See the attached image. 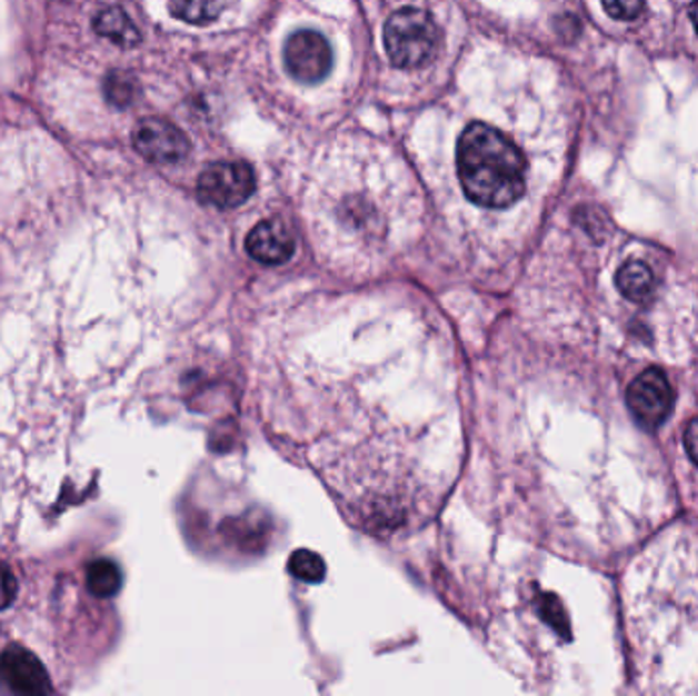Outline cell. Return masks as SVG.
Instances as JSON below:
<instances>
[{
  "label": "cell",
  "instance_id": "obj_2",
  "mask_svg": "<svg viewBox=\"0 0 698 696\" xmlns=\"http://www.w3.org/2000/svg\"><path fill=\"white\" fill-rule=\"evenodd\" d=\"M439 46V27L433 17L417 9L402 7L390 14L385 26V48L392 66L411 70L431 62Z\"/></svg>",
  "mask_w": 698,
  "mask_h": 696
},
{
  "label": "cell",
  "instance_id": "obj_8",
  "mask_svg": "<svg viewBox=\"0 0 698 696\" xmlns=\"http://www.w3.org/2000/svg\"><path fill=\"white\" fill-rule=\"evenodd\" d=\"M246 249L253 260L266 266H278L292 258L297 241L280 219H266L251 229L246 239Z\"/></svg>",
  "mask_w": 698,
  "mask_h": 696
},
{
  "label": "cell",
  "instance_id": "obj_1",
  "mask_svg": "<svg viewBox=\"0 0 698 696\" xmlns=\"http://www.w3.org/2000/svg\"><path fill=\"white\" fill-rule=\"evenodd\" d=\"M466 197L487 209H507L527 190V160L512 139L487 123H470L456 150Z\"/></svg>",
  "mask_w": 698,
  "mask_h": 696
},
{
  "label": "cell",
  "instance_id": "obj_18",
  "mask_svg": "<svg viewBox=\"0 0 698 696\" xmlns=\"http://www.w3.org/2000/svg\"><path fill=\"white\" fill-rule=\"evenodd\" d=\"M690 19H692V26H695L698 33V0L692 2V7H690Z\"/></svg>",
  "mask_w": 698,
  "mask_h": 696
},
{
  "label": "cell",
  "instance_id": "obj_6",
  "mask_svg": "<svg viewBox=\"0 0 698 696\" xmlns=\"http://www.w3.org/2000/svg\"><path fill=\"white\" fill-rule=\"evenodd\" d=\"M131 139L141 158L160 166L182 162L190 151V141L182 129L160 117L141 119Z\"/></svg>",
  "mask_w": 698,
  "mask_h": 696
},
{
  "label": "cell",
  "instance_id": "obj_12",
  "mask_svg": "<svg viewBox=\"0 0 698 696\" xmlns=\"http://www.w3.org/2000/svg\"><path fill=\"white\" fill-rule=\"evenodd\" d=\"M88 590L99 598H111L121 588V573L109 560L94 561L87 574Z\"/></svg>",
  "mask_w": 698,
  "mask_h": 696
},
{
  "label": "cell",
  "instance_id": "obj_10",
  "mask_svg": "<svg viewBox=\"0 0 698 696\" xmlns=\"http://www.w3.org/2000/svg\"><path fill=\"white\" fill-rule=\"evenodd\" d=\"M656 278L646 261L631 260L624 264L617 272V288L625 299L641 302L654 292Z\"/></svg>",
  "mask_w": 698,
  "mask_h": 696
},
{
  "label": "cell",
  "instance_id": "obj_3",
  "mask_svg": "<svg viewBox=\"0 0 698 696\" xmlns=\"http://www.w3.org/2000/svg\"><path fill=\"white\" fill-rule=\"evenodd\" d=\"M256 190V176L246 162L211 163L197 182V195L205 205L236 209Z\"/></svg>",
  "mask_w": 698,
  "mask_h": 696
},
{
  "label": "cell",
  "instance_id": "obj_4",
  "mask_svg": "<svg viewBox=\"0 0 698 696\" xmlns=\"http://www.w3.org/2000/svg\"><path fill=\"white\" fill-rule=\"evenodd\" d=\"M674 402L672 385L660 368H649L639 374L627 388V407L634 412L637 424L646 429L660 427L672 415Z\"/></svg>",
  "mask_w": 698,
  "mask_h": 696
},
{
  "label": "cell",
  "instance_id": "obj_17",
  "mask_svg": "<svg viewBox=\"0 0 698 696\" xmlns=\"http://www.w3.org/2000/svg\"><path fill=\"white\" fill-rule=\"evenodd\" d=\"M685 448L688 451V456H690V460L698 466V417L690 419L688 425H686Z\"/></svg>",
  "mask_w": 698,
  "mask_h": 696
},
{
  "label": "cell",
  "instance_id": "obj_9",
  "mask_svg": "<svg viewBox=\"0 0 698 696\" xmlns=\"http://www.w3.org/2000/svg\"><path fill=\"white\" fill-rule=\"evenodd\" d=\"M94 31L99 33L100 38L109 39L114 46L119 48H136L141 36H139L138 27L133 26L131 17L119 9V7H109L104 11H100L94 17Z\"/></svg>",
  "mask_w": 698,
  "mask_h": 696
},
{
  "label": "cell",
  "instance_id": "obj_15",
  "mask_svg": "<svg viewBox=\"0 0 698 696\" xmlns=\"http://www.w3.org/2000/svg\"><path fill=\"white\" fill-rule=\"evenodd\" d=\"M602 7L617 21H636L646 9V0H602Z\"/></svg>",
  "mask_w": 698,
  "mask_h": 696
},
{
  "label": "cell",
  "instance_id": "obj_16",
  "mask_svg": "<svg viewBox=\"0 0 698 696\" xmlns=\"http://www.w3.org/2000/svg\"><path fill=\"white\" fill-rule=\"evenodd\" d=\"M17 597V583L9 568L0 566V610L7 609Z\"/></svg>",
  "mask_w": 698,
  "mask_h": 696
},
{
  "label": "cell",
  "instance_id": "obj_13",
  "mask_svg": "<svg viewBox=\"0 0 698 696\" xmlns=\"http://www.w3.org/2000/svg\"><path fill=\"white\" fill-rule=\"evenodd\" d=\"M288 570L302 583L315 585L325 578V561L319 554H315L311 549H299L290 556Z\"/></svg>",
  "mask_w": 698,
  "mask_h": 696
},
{
  "label": "cell",
  "instance_id": "obj_14",
  "mask_svg": "<svg viewBox=\"0 0 698 696\" xmlns=\"http://www.w3.org/2000/svg\"><path fill=\"white\" fill-rule=\"evenodd\" d=\"M104 92H107V99L111 100L112 105L129 107L138 97V84L126 72H114V74L109 76V80L104 84Z\"/></svg>",
  "mask_w": 698,
  "mask_h": 696
},
{
  "label": "cell",
  "instance_id": "obj_5",
  "mask_svg": "<svg viewBox=\"0 0 698 696\" xmlns=\"http://www.w3.org/2000/svg\"><path fill=\"white\" fill-rule=\"evenodd\" d=\"M333 51L329 41L312 31H295L285 43V66L288 74L302 84H317L331 72Z\"/></svg>",
  "mask_w": 698,
  "mask_h": 696
},
{
  "label": "cell",
  "instance_id": "obj_11",
  "mask_svg": "<svg viewBox=\"0 0 698 696\" xmlns=\"http://www.w3.org/2000/svg\"><path fill=\"white\" fill-rule=\"evenodd\" d=\"M170 13L190 26H209L219 13V0H170Z\"/></svg>",
  "mask_w": 698,
  "mask_h": 696
},
{
  "label": "cell",
  "instance_id": "obj_7",
  "mask_svg": "<svg viewBox=\"0 0 698 696\" xmlns=\"http://www.w3.org/2000/svg\"><path fill=\"white\" fill-rule=\"evenodd\" d=\"M0 683L11 693L21 695H46L50 693L48 674L43 666L26 649L14 647L0 656Z\"/></svg>",
  "mask_w": 698,
  "mask_h": 696
}]
</instances>
